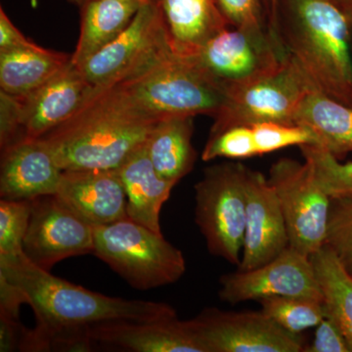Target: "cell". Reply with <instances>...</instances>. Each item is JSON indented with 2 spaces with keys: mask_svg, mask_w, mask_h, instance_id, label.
<instances>
[{
  "mask_svg": "<svg viewBox=\"0 0 352 352\" xmlns=\"http://www.w3.org/2000/svg\"><path fill=\"white\" fill-rule=\"evenodd\" d=\"M258 156L252 126H234L208 136L201 159L210 162L217 157L226 159H248Z\"/></svg>",
  "mask_w": 352,
  "mask_h": 352,
  "instance_id": "29",
  "label": "cell"
},
{
  "mask_svg": "<svg viewBox=\"0 0 352 352\" xmlns=\"http://www.w3.org/2000/svg\"><path fill=\"white\" fill-rule=\"evenodd\" d=\"M289 54L271 32L229 27L187 58L228 94L272 73Z\"/></svg>",
  "mask_w": 352,
  "mask_h": 352,
  "instance_id": "9",
  "label": "cell"
},
{
  "mask_svg": "<svg viewBox=\"0 0 352 352\" xmlns=\"http://www.w3.org/2000/svg\"><path fill=\"white\" fill-rule=\"evenodd\" d=\"M219 296L229 305L271 296H294L323 302L310 256L289 247L279 256L254 270L235 271L219 280Z\"/></svg>",
  "mask_w": 352,
  "mask_h": 352,
  "instance_id": "13",
  "label": "cell"
},
{
  "mask_svg": "<svg viewBox=\"0 0 352 352\" xmlns=\"http://www.w3.org/2000/svg\"><path fill=\"white\" fill-rule=\"evenodd\" d=\"M300 149L317 182L331 200L352 201V162L340 163L339 159L316 145H302Z\"/></svg>",
  "mask_w": 352,
  "mask_h": 352,
  "instance_id": "27",
  "label": "cell"
},
{
  "mask_svg": "<svg viewBox=\"0 0 352 352\" xmlns=\"http://www.w3.org/2000/svg\"><path fill=\"white\" fill-rule=\"evenodd\" d=\"M278 27L316 89L352 108V28L344 7L335 0H278Z\"/></svg>",
  "mask_w": 352,
  "mask_h": 352,
  "instance_id": "3",
  "label": "cell"
},
{
  "mask_svg": "<svg viewBox=\"0 0 352 352\" xmlns=\"http://www.w3.org/2000/svg\"><path fill=\"white\" fill-rule=\"evenodd\" d=\"M150 1V0H149ZM145 0H90L80 6V36L72 62L80 67L129 27Z\"/></svg>",
  "mask_w": 352,
  "mask_h": 352,
  "instance_id": "21",
  "label": "cell"
},
{
  "mask_svg": "<svg viewBox=\"0 0 352 352\" xmlns=\"http://www.w3.org/2000/svg\"><path fill=\"white\" fill-rule=\"evenodd\" d=\"M326 317L340 328L352 352V275L327 245L310 256Z\"/></svg>",
  "mask_w": 352,
  "mask_h": 352,
  "instance_id": "25",
  "label": "cell"
},
{
  "mask_svg": "<svg viewBox=\"0 0 352 352\" xmlns=\"http://www.w3.org/2000/svg\"><path fill=\"white\" fill-rule=\"evenodd\" d=\"M72 55L41 47L0 51V90L24 97L41 87L71 62Z\"/></svg>",
  "mask_w": 352,
  "mask_h": 352,
  "instance_id": "24",
  "label": "cell"
},
{
  "mask_svg": "<svg viewBox=\"0 0 352 352\" xmlns=\"http://www.w3.org/2000/svg\"><path fill=\"white\" fill-rule=\"evenodd\" d=\"M314 89V82L289 54L272 73L227 94L208 136L230 127L263 122L294 124L296 111Z\"/></svg>",
  "mask_w": 352,
  "mask_h": 352,
  "instance_id": "7",
  "label": "cell"
},
{
  "mask_svg": "<svg viewBox=\"0 0 352 352\" xmlns=\"http://www.w3.org/2000/svg\"><path fill=\"white\" fill-rule=\"evenodd\" d=\"M116 170L126 191L129 219L162 233V208L176 183L164 179L157 173L148 156L146 143Z\"/></svg>",
  "mask_w": 352,
  "mask_h": 352,
  "instance_id": "19",
  "label": "cell"
},
{
  "mask_svg": "<svg viewBox=\"0 0 352 352\" xmlns=\"http://www.w3.org/2000/svg\"><path fill=\"white\" fill-rule=\"evenodd\" d=\"M0 197L28 200L55 195L63 170L41 138H25L1 150Z\"/></svg>",
  "mask_w": 352,
  "mask_h": 352,
  "instance_id": "15",
  "label": "cell"
},
{
  "mask_svg": "<svg viewBox=\"0 0 352 352\" xmlns=\"http://www.w3.org/2000/svg\"><path fill=\"white\" fill-rule=\"evenodd\" d=\"M325 245L352 275V201L331 200Z\"/></svg>",
  "mask_w": 352,
  "mask_h": 352,
  "instance_id": "30",
  "label": "cell"
},
{
  "mask_svg": "<svg viewBox=\"0 0 352 352\" xmlns=\"http://www.w3.org/2000/svg\"><path fill=\"white\" fill-rule=\"evenodd\" d=\"M268 4H270V0H267Z\"/></svg>",
  "mask_w": 352,
  "mask_h": 352,
  "instance_id": "40",
  "label": "cell"
},
{
  "mask_svg": "<svg viewBox=\"0 0 352 352\" xmlns=\"http://www.w3.org/2000/svg\"><path fill=\"white\" fill-rule=\"evenodd\" d=\"M32 201H0V256L23 252V243L29 227Z\"/></svg>",
  "mask_w": 352,
  "mask_h": 352,
  "instance_id": "28",
  "label": "cell"
},
{
  "mask_svg": "<svg viewBox=\"0 0 352 352\" xmlns=\"http://www.w3.org/2000/svg\"><path fill=\"white\" fill-rule=\"evenodd\" d=\"M94 250L113 271L132 288L151 289L175 283L186 272L179 249L157 233L131 219L94 226Z\"/></svg>",
  "mask_w": 352,
  "mask_h": 352,
  "instance_id": "5",
  "label": "cell"
},
{
  "mask_svg": "<svg viewBox=\"0 0 352 352\" xmlns=\"http://www.w3.org/2000/svg\"><path fill=\"white\" fill-rule=\"evenodd\" d=\"M141 112L157 118L208 115L214 118L227 94L191 60L176 53L112 85Z\"/></svg>",
  "mask_w": 352,
  "mask_h": 352,
  "instance_id": "4",
  "label": "cell"
},
{
  "mask_svg": "<svg viewBox=\"0 0 352 352\" xmlns=\"http://www.w3.org/2000/svg\"><path fill=\"white\" fill-rule=\"evenodd\" d=\"M9 19L4 9H0V51L15 50L34 45Z\"/></svg>",
  "mask_w": 352,
  "mask_h": 352,
  "instance_id": "35",
  "label": "cell"
},
{
  "mask_svg": "<svg viewBox=\"0 0 352 352\" xmlns=\"http://www.w3.org/2000/svg\"><path fill=\"white\" fill-rule=\"evenodd\" d=\"M173 53L157 0H150L117 38L78 68L92 87L103 89L142 73Z\"/></svg>",
  "mask_w": 352,
  "mask_h": 352,
  "instance_id": "8",
  "label": "cell"
},
{
  "mask_svg": "<svg viewBox=\"0 0 352 352\" xmlns=\"http://www.w3.org/2000/svg\"><path fill=\"white\" fill-rule=\"evenodd\" d=\"M55 196L91 226L129 219L127 199L117 170H63Z\"/></svg>",
  "mask_w": 352,
  "mask_h": 352,
  "instance_id": "17",
  "label": "cell"
},
{
  "mask_svg": "<svg viewBox=\"0 0 352 352\" xmlns=\"http://www.w3.org/2000/svg\"><path fill=\"white\" fill-rule=\"evenodd\" d=\"M303 352H351L344 333L328 317L320 322L315 331L314 340Z\"/></svg>",
  "mask_w": 352,
  "mask_h": 352,
  "instance_id": "34",
  "label": "cell"
},
{
  "mask_svg": "<svg viewBox=\"0 0 352 352\" xmlns=\"http://www.w3.org/2000/svg\"><path fill=\"white\" fill-rule=\"evenodd\" d=\"M171 48L176 54H195L230 27L215 0H157Z\"/></svg>",
  "mask_w": 352,
  "mask_h": 352,
  "instance_id": "20",
  "label": "cell"
},
{
  "mask_svg": "<svg viewBox=\"0 0 352 352\" xmlns=\"http://www.w3.org/2000/svg\"><path fill=\"white\" fill-rule=\"evenodd\" d=\"M342 6H352V0H335Z\"/></svg>",
  "mask_w": 352,
  "mask_h": 352,
  "instance_id": "39",
  "label": "cell"
},
{
  "mask_svg": "<svg viewBox=\"0 0 352 352\" xmlns=\"http://www.w3.org/2000/svg\"><path fill=\"white\" fill-rule=\"evenodd\" d=\"M193 132V116H170L155 124L146 149L155 170L164 179L177 184L193 170L197 160Z\"/></svg>",
  "mask_w": 352,
  "mask_h": 352,
  "instance_id": "22",
  "label": "cell"
},
{
  "mask_svg": "<svg viewBox=\"0 0 352 352\" xmlns=\"http://www.w3.org/2000/svg\"><path fill=\"white\" fill-rule=\"evenodd\" d=\"M0 276L19 289L36 318V327L22 333L20 351H90L95 344L88 331L95 324L177 317L166 302L102 295L54 276L31 263L24 252L0 256Z\"/></svg>",
  "mask_w": 352,
  "mask_h": 352,
  "instance_id": "1",
  "label": "cell"
},
{
  "mask_svg": "<svg viewBox=\"0 0 352 352\" xmlns=\"http://www.w3.org/2000/svg\"><path fill=\"white\" fill-rule=\"evenodd\" d=\"M247 166L214 164L195 185V221L212 256L239 265L245 228Z\"/></svg>",
  "mask_w": 352,
  "mask_h": 352,
  "instance_id": "6",
  "label": "cell"
},
{
  "mask_svg": "<svg viewBox=\"0 0 352 352\" xmlns=\"http://www.w3.org/2000/svg\"><path fill=\"white\" fill-rule=\"evenodd\" d=\"M25 136L22 98L0 90V147L1 150Z\"/></svg>",
  "mask_w": 352,
  "mask_h": 352,
  "instance_id": "33",
  "label": "cell"
},
{
  "mask_svg": "<svg viewBox=\"0 0 352 352\" xmlns=\"http://www.w3.org/2000/svg\"><path fill=\"white\" fill-rule=\"evenodd\" d=\"M267 178L281 206L289 247L311 256L325 245L331 199L305 161L282 157L271 166Z\"/></svg>",
  "mask_w": 352,
  "mask_h": 352,
  "instance_id": "10",
  "label": "cell"
},
{
  "mask_svg": "<svg viewBox=\"0 0 352 352\" xmlns=\"http://www.w3.org/2000/svg\"><path fill=\"white\" fill-rule=\"evenodd\" d=\"M346 10L347 16H349V22H351V28H352V6H342Z\"/></svg>",
  "mask_w": 352,
  "mask_h": 352,
  "instance_id": "38",
  "label": "cell"
},
{
  "mask_svg": "<svg viewBox=\"0 0 352 352\" xmlns=\"http://www.w3.org/2000/svg\"><path fill=\"white\" fill-rule=\"evenodd\" d=\"M258 302L263 314L294 335L316 328L326 317L323 302L310 298L271 296Z\"/></svg>",
  "mask_w": 352,
  "mask_h": 352,
  "instance_id": "26",
  "label": "cell"
},
{
  "mask_svg": "<svg viewBox=\"0 0 352 352\" xmlns=\"http://www.w3.org/2000/svg\"><path fill=\"white\" fill-rule=\"evenodd\" d=\"M294 124L308 129L316 146L337 159L352 152V108L314 89L296 111Z\"/></svg>",
  "mask_w": 352,
  "mask_h": 352,
  "instance_id": "23",
  "label": "cell"
},
{
  "mask_svg": "<svg viewBox=\"0 0 352 352\" xmlns=\"http://www.w3.org/2000/svg\"><path fill=\"white\" fill-rule=\"evenodd\" d=\"M69 3L75 4V6L80 7L85 4V2L90 1V0H68ZM145 1H149V0H145Z\"/></svg>",
  "mask_w": 352,
  "mask_h": 352,
  "instance_id": "37",
  "label": "cell"
},
{
  "mask_svg": "<svg viewBox=\"0 0 352 352\" xmlns=\"http://www.w3.org/2000/svg\"><path fill=\"white\" fill-rule=\"evenodd\" d=\"M160 120L110 87L97 89L71 119L41 139L62 170H113L145 144Z\"/></svg>",
  "mask_w": 352,
  "mask_h": 352,
  "instance_id": "2",
  "label": "cell"
},
{
  "mask_svg": "<svg viewBox=\"0 0 352 352\" xmlns=\"http://www.w3.org/2000/svg\"><path fill=\"white\" fill-rule=\"evenodd\" d=\"M289 247L288 231L274 189L263 173L248 168L244 245L238 270L258 268Z\"/></svg>",
  "mask_w": 352,
  "mask_h": 352,
  "instance_id": "14",
  "label": "cell"
},
{
  "mask_svg": "<svg viewBox=\"0 0 352 352\" xmlns=\"http://www.w3.org/2000/svg\"><path fill=\"white\" fill-rule=\"evenodd\" d=\"M215 2L230 27L273 34L267 0H215Z\"/></svg>",
  "mask_w": 352,
  "mask_h": 352,
  "instance_id": "32",
  "label": "cell"
},
{
  "mask_svg": "<svg viewBox=\"0 0 352 352\" xmlns=\"http://www.w3.org/2000/svg\"><path fill=\"white\" fill-rule=\"evenodd\" d=\"M205 352H303L302 336L287 332L259 311L205 308L188 320Z\"/></svg>",
  "mask_w": 352,
  "mask_h": 352,
  "instance_id": "11",
  "label": "cell"
},
{
  "mask_svg": "<svg viewBox=\"0 0 352 352\" xmlns=\"http://www.w3.org/2000/svg\"><path fill=\"white\" fill-rule=\"evenodd\" d=\"M252 127L258 155L268 154L291 146L316 145L314 134L296 124L263 122Z\"/></svg>",
  "mask_w": 352,
  "mask_h": 352,
  "instance_id": "31",
  "label": "cell"
},
{
  "mask_svg": "<svg viewBox=\"0 0 352 352\" xmlns=\"http://www.w3.org/2000/svg\"><path fill=\"white\" fill-rule=\"evenodd\" d=\"M94 344L133 352H205L188 320H113L89 327Z\"/></svg>",
  "mask_w": 352,
  "mask_h": 352,
  "instance_id": "18",
  "label": "cell"
},
{
  "mask_svg": "<svg viewBox=\"0 0 352 352\" xmlns=\"http://www.w3.org/2000/svg\"><path fill=\"white\" fill-rule=\"evenodd\" d=\"M31 201V217L23 243V252L31 263L50 271L64 259L94 254V226L55 195Z\"/></svg>",
  "mask_w": 352,
  "mask_h": 352,
  "instance_id": "12",
  "label": "cell"
},
{
  "mask_svg": "<svg viewBox=\"0 0 352 352\" xmlns=\"http://www.w3.org/2000/svg\"><path fill=\"white\" fill-rule=\"evenodd\" d=\"M270 27L273 32L279 34V27H278V0H270Z\"/></svg>",
  "mask_w": 352,
  "mask_h": 352,
  "instance_id": "36",
  "label": "cell"
},
{
  "mask_svg": "<svg viewBox=\"0 0 352 352\" xmlns=\"http://www.w3.org/2000/svg\"><path fill=\"white\" fill-rule=\"evenodd\" d=\"M96 92L82 71L69 62L27 96L21 97L25 135L41 138L71 119Z\"/></svg>",
  "mask_w": 352,
  "mask_h": 352,
  "instance_id": "16",
  "label": "cell"
}]
</instances>
